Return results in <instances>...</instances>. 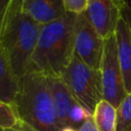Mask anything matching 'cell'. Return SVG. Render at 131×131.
<instances>
[{
    "instance_id": "obj_1",
    "label": "cell",
    "mask_w": 131,
    "mask_h": 131,
    "mask_svg": "<svg viewBox=\"0 0 131 131\" xmlns=\"http://www.w3.org/2000/svg\"><path fill=\"white\" fill-rule=\"evenodd\" d=\"M77 14L66 12L60 18L41 26L32 56V67L47 76H60L75 55Z\"/></svg>"
},
{
    "instance_id": "obj_2",
    "label": "cell",
    "mask_w": 131,
    "mask_h": 131,
    "mask_svg": "<svg viewBox=\"0 0 131 131\" xmlns=\"http://www.w3.org/2000/svg\"><path fill=\"white\" fill-rule=\"evenodd\" d=\"M41 25L23 9V0H12L0 33V46L18 79L32 68V56Z\"/></svg>"
},
{
    "instance_id": "obj_3",
    "label": "cell",
    "mask_w": 131,
    "mask_h": 131,
    "mask_svg": "<svg viewBox=\"0 0 131 131\" xmlns=\"http://www.w3.org/2000/svg\"><path fill=\"white\" fill-rule=\"evenodd\" d=\"M19 119L37 131H60L48 84V76L31 68L19 78L14 104Z\"/></svg>"
},
{
    "instance_id": "obj_4",
    "label": "cell",
    "mask_w": 131,
    "mask_h": 131,
    "mask_svg": "<svg viewBox=\"0 0 131 131\" xmlns=\"http://www.w3.org/2000/svg\"><path fill=\"white\" fill-rule=\"evenodd\" d=\"M59 77L76 101L93 114L96 104L103 99L100 71L89 67L74 55Z\"/></svg>"
},
{
    "instance_id": "obj_5",
    "label": "cell",
    "mask_w": 131,
    "mask_h": 131,
    "mask_svg": "<svg viewBox=\"0 0 131 131\" xmlns=\"http://www.w3.org/2000/svg\"><path fill=\"white\" fill-rule=\"evenodd\" d=\"M102 86V98L118 107L127 95L120 67L115 34L104 39L103 53L99 67Z\"/></svg>"
},
{
    "instance_id": "obj_6",
    "label": "cell",
    "mask_w": 131,
    "mask_h": 131,
    "mask_svg": "<svg viewBox=\"0 0 131 131\" xmlns=\"http://www.w3.org/2000/svg\"><path fill=\"white\" fill-rule=\"evenodd\" d=\"M104 39L96 32L85 12L77 14L75 23V55L89 67L99 70Z\"/></svg>"
},
{
    "instance_id": "obj_7",
    "label": "cell",
    "mask_w": 131,
    "mask_h": 131,
    "mask_svg": "<svg viewBox=\"0 0 131 131\" xmlns=\"http://www.w3.org/2000/svg\"><path fill=\"white\" fill-rule=\"evenodd\" d=\"M123 2L115 0H88L85 14L96 32L106 39L115 34L122 17Z\"/></svg>"
},
{
    "instance_id": "obj_8",
    "label": "cell",
    "mask_w": 131,
    "mask_h": 131,
    "mask_svg": "<svg viewBox=\"0 0 131 131\" xmlns=\"http://www.w3.org/2000/svg\"><path fill=\"white\" fill-rule=\"evenodd\" d=\"M48 84L57 122L61 129L69 127L70 115L77 101L59 76H48Z\"/></svg>"
},
{
    "instance_id": "obj_9",
    "label": "cell",
    "mask_w": 131,
    "mask_h": 131,
    "mask_svg": "<svg viewBox=\"0 0 131 131\" xmlns=\"http://www.w3.org/2000/svg\"><path fill=\"white\" fill-rule=\"evenodd\" d=\"M23 9L41 26L57 20L67 12L62 0H23Z\"/></svg>"
},
{
    "instance_id": "obj_10",
    "label": "cell",
    "mask_w": 131,
    "mask_h": 131,
    "mask_svg": "<svg viewBox=\"0 0 131 131\" xmlns=\"http://www.w3.org/2000/svg\"><path fill=\"white\" fill-rule=\"evenodd\" d=\"M117 51L127 93L131 92V27L121 17L115 32Z\"/></svg>"
},
{
    "instance_id": "obj_11",
    "label": "cell",
    "mask_w": 131,
    "mask_h": 131,
    "mask_svg": "<svg viewBox=\"0 0 131 131\" xmlns=\"http://www.w3.org/2000/svg\"><path fill=\"white\" fill-rule=\"evenodd\" d=\"M19 79L15 75L6 54L0 46V100L14 105Z\"/></svg>"
},
{
    "instance_id": "obj_12",
    "label": "cell",
    "mask_w": 131,
    "mask_h": 131,
    "mask_svg": "<svg viewBox=\"0 0 131 131\" xmlns=\"http://www.w3.org/2000/svg\"><path fill=\"white\" fill-rule=\"evenodd\" d=\"M92 118L98 131H116L117 107L108 101L100 100L94 108Z\"/></svg>"
},
{
    "instance_id": "obj_13",
    "label": "cell",
    "mask_w": 131,
    "mask_h": 131,
    "mask_svg": "<svg viewBox=\"0 0 131 131\" xmlns=\"http://www.w3.org/2000/svg\"><path fill=\"white\" fill-rule=\"evenodd\" d=\"M19 122L20 119L15 106L0 100V130H11Z\"/></svg>"
},
{
    "instance_id": "obj_14",
    "label": "cell",
    "mask_w": 131,
    "mask_h": 131,
    "mask_svg": "<svg viewBox=\"0 0 131 131\" xmlns=\"http://www.w3.org/2000/svg\"><path fill=\"white\" fill-rule=\"evenodd\" d=\"M116 131H131V92L117 107V129Z\"/></svg>"
},
{
    "instance_id": "obj_15",
    "label": "cell",
    "mask_w": 131,
    "mask_h": 131,
    "mask_svg": "<svg viewBox=\"0 0 131 131\" xmlns=\"http://www.w3.org/2000/svg\"><path fill=\"white\" fill-rule=\"evenodd\" d=\"M62 3L68 12L80 14L86 11L88 0H62Z\"/></svg>"
},
{
    "instance_id": "obj_16",
    "label": "cell",
    "mask_w": 131,
    "mask_h": 131,
    "mask_svg": "<svg viewBox=\"0 0 131 131\" xmlns=\"http://www.w3.org/2000/svg\"><path fill=\"white\" fill-rule=\"evenodd\" d=\"M11 2H12V0H0V33H1L4 18L6 16L7 10L9 8Z\"/></svg>"
},
{
    "instance_id": "obj_17",
    "label": "cell",
    "mask_w": 131,
    "mask_h": 131,
    "mask_svg": "<svg viewBox=\"0 0 131 131\" xmlns=\"http://www.w3.org/2000/svg\"><path fill=\"white\" fill-rule=\"evenodd\" d=\"M78 131H98L94 121H93V118H90L88 120H86L79 128H78Z\"/></svg>"
},
{
    "instance_id": "obj_18",
    "label": "cell",
    "mask_w": 131,
    "mask_h": 131,
    "mask_svg": "<svg viewBox=\"0 0 131 131\" xmlns=\"http://www.w3.org/2000/svg\"><path fill=\"white\" fill-rule=\"evenodd\" d=\"M122 16L129 24V26L131 27V4H128L126 2H123Z\"/></svg>"
},
{
    "instance_id": "obj_19",
    "label": "cell",
    "mask_w": 131,
    "mask_h": 131,
    "mask_svg": "<svg viewBox=\"0 0 131 131\" xmlns=\"http://www.w3.org/2000/svg\"><path fill=\"white\" fill-rule=\"evenodd\" d=\"M7 131H37V130L34 129V128H32L31 126H29L28 124H26L25 122H23V121L20 120V122L18 123L17 126H15L13 129L7 130Z\"/></svg>"
},
{
    "instance_id": "obj_20",
    "label": "cell",
    "mask_w": 131,
    "mask_h": 131,
    "mask_svg": "<svg viewBox=\"0 0 131 131\" xmlns=\"http://www.w3.org/2000/svg\"><path fill=\"white\" fill-rule=\"evenodd\" d=\"M60 131H78V129H76V128H74V127L69 126V127H64V128H62Z\"/></svg>"
},
{
    "instance_id": "obj_21",
    "label": "cell",
    "mask_w": 131,
    "mask_h": 131,
    "mask_svg": "<svg viewBox=\"0 0 131 131\" xmlns=\"http://www.w3.org/2000/svg\"><path fill=\"white\" fill-rule=\"evenodd\" d=\"M115 1H118V2H124V0H115Z\"/></svg>"
},
{
    "instance_id": "obj_22",
    "label": "cell",
    "mask_w": 131,
    "mask_h": 131,
    "mask_svg": "<svg viewBox=\"0 0 131 131\" xmlns=\"http://www.w3.org/2000/svg\"><path fill=\"white\" fill-rule=\"evenodd\" d=\"M0 131H2V130H0Z\"/></svg>"
}]
</instances>
